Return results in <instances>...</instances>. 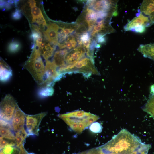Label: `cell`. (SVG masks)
Wrapping results in <instances>:
<instances>
[{"label":"cell","mask_w":154,"mask_h":154,"mask_svg":"<svg viewBox=\"0 0 154 154\" xmlns=\"http://www.w3.org/2000/svg\"><path fill=\"white\" fill-rule=\"evenodd\" d=\"M151 95L144 106L143 110L149 114L154 119V85L151 86Z\"/></svg>","instance_id":"cell-16"},{"label":"cell","mask_w":154,"mask_h":154,"mask_svg":"<svg viewBox=\"0 0 154 154\" xmlns=\"http://www.w3.org/2000/svg\"><path fill=\"white\" fill-rule=\"evenodd\" d=\"M54 92L52 86L44 87L39 91V94L42 97H46L52 95Z\"/></svg>","instance_id":"cell-21"},{"label":"cell","mask_w":154,"mask_h":154,"mask_svg":"<svg viewBox=\"0 0 154 154\" xmlns=\"http://www.w3.org/2000/svg\"><path fill=\"white\" fill-rule=\"evenodd\" d=\"M106 18L107 17L105 12H96L87 7L77 20V23L84 25L88 31H90L99 19Z\"/></svg>","instance_id":"cell-5"},{"label":"cell","mask_w":154,"mask_h":154,"mask_svg":"<svg viewBox=\"0 0 154 154\" xmlns=\"http://www.w3.org/2000/svg\"><path fill=\"white\" fill-rule=\"evenodd\" d=\"M32 37L34 40H36L40 37V35L37 32H34L32 35Z\"/></svg>","instance_id":"cell-30"},{"label":"cell","mask_w":154,"mask_h":154,"mask_svg":"<svg viewBox=\"0 0 154 154\" xmlns=\"http://www.w3.org/2000/svg\"><path fill=\"white\" fill-rule=\"evenodd\" d=\"M31 13L33 17V20L43 17L40 9L38 7L35 6L32 8Z\"/></svg>","instance_id":"cell-24"},{"label":"cell","mask_w":154,"mask_h":154,"mask_svg":"<svg viewBox=\"0 0 154 154\" xmlns=\"http://www.w3.org/2000/svg\"><path fill=\"white\" fill-rule=\"evenodd\" d=\"M42 38L40 37L38 38L36 40V43H40L42 42Z\"/></svg>","instance_id":"cell-32"},{"label":"cell","mask_w":154,"mask_h":154,"mask_svg":"<svg viewBox=\"0 0 154 154\" xmlns=\"http://www.w3.org/2000/svg\"><path fill=\"white\" fill-rule=\"evenodd\" d=\"M26 115L17 105L11 122L13 131L15 133L24 127Z\"/></svg>","instance_id":"cell-11"},{"label":"cell","mask_w":154,"mask_h":154,"mask_svg":"<svg viewBox=\"0 0 154 154\" xmlns=\"http://www.w3.org/2000/svg\"><path fill=\"white\" fill-rule=\"evenodd\" d=\"M78 36L76 34L75 35L71 34L68 35L66 38L63 46V48H66L68 50H72L76 48L78 42Z\"/></svg>","instance_id":"cell-18"},{"label":"cell","mask_w":154,"mask_h":154,"mask_svg":"<svg viewBox=\"0 0 154 154\" xmlns=\"http://www.w3.org/2000/svg\"><path fill=\"white\" fill-rule=\"evenodd\" d=\"M12 17L15 20L19 19L21 17V14L19 10H16L12 14Z\"/></svg>","instance_id":"cell-28"},{"label":"cell","mask_w":154,"mask_h":154,"mask_svg":"<svg viewBox=\"0 0 154 154\" xmlns=\"http://www.w3.org/2000/svg\"><path fill=\"white\" fill-rule=\"evenodd\" d=\"M89 129L93 133H98L102 132V127L98 122H94L90 126Z\"/></svg>","instance_id":"cell-23"},{"label":"cell","mask_w":154,"mask_h":154,"mask_svg":"<svg viewBox=\"0 0 154 154\" xmlns=\"http://www.w3.org/2000/svg\"><path fill=\"white\" fill-rule=\"evenodd\" d=\"M59 29V27L57 24L52 23L48 25L46 30L44 32L48 40L54 45L58 44Z\"/></svg>","instance_id":"cell-12"},{"label":"cell","mask_w":154,"mask_h":154,"mask_svg":"<svg viewBox=\"0 0 154 154\" xmlns=\"http://www.w3.org/2000/svg\"><path fill=\"white\" fill-rule=\"evenodd\" d=\"M30 154H31V153H30Z\"/></svg>","instance_id":"cell-36"},{"label":"cell","mask_w":154,"mask_h":154,"mask_svg":"<svg viewBox=\"0 0 154 154\" xmlns=\"http://www.w3.org/2000/svg\"><path fill=\"white\" fill-rule=\"evenodd\" d=\"M140 13L154 23V0H144L140 7Z\"/></svg>","instance_id":"cell-13"},{"label":"cell","mask_w":154,"mask_h":154,"mask_svg":"<svg viewBox=\"0 0 154 154\" xmlns=\"http://www.w3.org/2000/svg\"><path fill=\"white\" fill-rule=\"evenodd\" d=\"M12 71L9 66L4 61L0 62V80L2 82L8 81L12 76Z\"/></svg>","instance_id":"cell-17"},{"label":"cell","mask_w":154,"mask_h":154,"mask_svg":"<svg viewBox=\"0 0 154 154\" xmlns=\"http://www.w3.org/2000/svg\"><path fill=\"white\" fill-rule=\"evenodd\" d=\"M6 4V3L4 1H1L0 5L1 7H3Z\"/></svg>","instance_id":"cell-33"},{"label":"cell","mask_w":154,"mask_h":154,"mask_svg":"<svg viewBox=\"0 0 154 154\" xmlns=\"http://www.w3.org/2000/svg\"><path fill=\"white\" fill-rule=\"evenodd\" d=\"M86 5L96 12H117V1H89Z\"/></svg>","instance_id":"cell-9"},{"label":"cell","mask_w":154,"mask_h":154,"mask_svg":"<svg viewBox=\"0 0 154 154\" xmlns=\"http://www.w3.org/2000/svg\"><path fill=\"white\" fill-rule=\"evenodd\" d=\"M142 143L138 137L126 129H123L100 147L110 153L129 154L138 149Z\"/></svg>","instance_id":"cell-1"},{"label":"cell","mask_w":154,"mask_h":154,"mask_svg":"<svg viewBox=\"0 0 154 154\" xmlns=\"http://www.w3.org/2000/svg\"><path fill=\"white\" fill-rule=\"evenodd\" d=\"M0 154H4L3 152L2 151H1Z\"/></svg>","instance_id":"cell-35"},{"label":"cell","mask_w":154,"mask_h":154,"mask_svg":"<svg viewBox=\"0 0 154 154\" xmlns=\"http://www.w3.org/2000/svg\"><path fill=\"white\" fill-rule=\"evenodd\" d=\"M86 151H84L82 152L81 153H80L76 154H85L86 152Z\"/></svg>","instance_id":"cell-34"},{"label":"cell","mask_w":154,"mask_h":154,"mask_svg":"<svg viewBox=\"0 0 154 154\" xmlns=\"http://www.w3.org/2000/svg\"><path fill=\"white\" fill-rule=\"evenodd\" d=\"M21 45L20 43L16 41L11 42L8 45V51L11 53H15L20 49Z\"/></svg>","instance_id":"cell-22"},{"label":"cell","mask_w":154,"mask_h":154,"mask_svg":"<svg viewBox=\"0 0 154 154\" xmlns=\"http://www.w3.org/2000/svg\"><path fill=\"white\" fill-rule=\"evenodd\" d=\"M29 6L32 8L36 6V2L35 0H30L29 2Z\"/></svg>","instance_id":"cell-31"},{"label":"cell","mask_w":154,"mask_h":154,"mask_svg":"<svg viewBox=\"0 0 154 154\" xmlns=\"http://www.w3.org/2000/svg\"><path fill=\"white\" fill-rule=\"evenodd\" d=\"M138 50L146 58L154 61V43L141 45Z\"/></svg>","instance_id":"cell-15"},{"label":"cell","mask_w":154,"mask_h":154,"mask_svg":"<svg viewBox=\"0 0 154 154\" xmlns=\"http://www.w3.org/2000/svg\"><path fill=\"white\" fill-rule=\"evenodd\" d=\"M16 148L14 146L8 145L1 150L4 154H13L14 153Z\"/></svg>","instance_id":"cell-26"},{"label":"cell","mask_w":154,"mask_h":154,"mask_svg":"<svg viewBox=\"0 0 154 154\" xmlns=\"http://www.w3.org/2000/svg\"><path fill=\"white\" fill-rule=\"evenodd\" d=\"M86 54L85 49L79 46L68 52L65 58L66 65H72L85 57Z\"/></svg>","instance_id":"cell-10"},{"label":"cell","mask_w":154,"mask_h":154,"mask_svg":"<svg viewBox=\"0 0 154 154\" xmlns=\"http://www.w3.org/2000/svg\"><path fill=\"white\" fill-rule=\"evenodd\" d=\"M94 60L90 58L85 57L74 64L66 65L58 70L61 74L70 72H79L84 75L92 74L99 75L100 73L95 67Z\"/></svg>","instance_id":"cell-4"},{"label":"cell","mask_w":154,"mask_h":154,"mask_svg":"<svg viewBox=\"0 0 154 154\" xmlns=\"http://www.w3.org/2000/svg\"><path fill=\"white\" fill-rule=\"evenodd\" d=\"M1 137L10 140L15 141V134L13 131L9 129L0 127Z\"/></svg>","instance_id":"cell-20"},{"label":"cell","mask_w":154,"mask_h":154,"mask_svg":"<svg viewBox=\"0 0 154 154\" xmlns=\"http://www.w3.org/2000/svg\"><path fill=\"white\" fill-rule=\"evenodd\" d=\"M153 23L147 16L140 13L137 16L126 24L124 27L125 31H132L142 33L145 30V28L151 26Z\"/></svg>","instance_id":"cell-7"},{"label":"cell","mask_w":154,"mask_h":154,"mask_svg":"<svg viewBox=\"0 0 154 154\" xmlns=\"http://www.w3.org/2000/svg\"><path fill=\"white\" fill-rule=\"evenodd\" d=\"M68 52L67 49H65L57 51L55 53L52 62L57 69L59 68L58 70L66 65L65 60Z\"/></svg>","instance_id":"cell-14"},{"label":"cell","mask_w":154,"mask_h":154,"mask_svg":"<svg viewBox=\"0 0 154 154\" xmlns=\"http://www.w3.org/2000/svg\"><path fill=\"white\" fill-rule=\"evenodd\" d=\"M19 154H30L24 148L23 144L21 145L19 147Z\"/></svg>","instance_id":"cell-29"},{"label":"cell","mask_w":154,"mask_h":154,"mask_svg":"<svg viewBox=\"0 0 154 154\" xmlns=\"http://www.w3.org/2000/svg\"><path fill=\"white\" fill-rule=\"evenodd\" d=\"M40 55L39 49L35 48L24 67L38 84L44 85L45 80V66Z\"/></svg>","instance_id":"cell-3"},{"label":"cell","mask_w":154,"mask_h":154,"mask_svg":"<svg viewBox=\"0 0 154 154\" xmlns=\"http://www.w3.org/2000/svg\"><path fill=\"white\" fill-rule=\"evenodd\" d=\"M74 131L80 133L92 123L99 119L98 116L82 110H76L58 115Z\"/></svg>","instance_id":"cell-2"},{"label":"cell","mask_w":154,"mask_h":154,"mask_svg":"<svg viewBox=\"0 0 154 154\" xmlns=\"http://www.w3.org/2000/svg\"><path fill=\"white\" fill-rule=\"evenodd\" d=\"M85 154H108L103 150L101 147L92 149L86 151Z\"/></svg>","instance_id":"cell-25"},{"label":"cell","mask_w":154,"mask_h":154,"mask_svg":"<svg viewBox=\"0 0 154 154\" xmlns=\"http://www.w3.org/2000/svg\"><path fill=\"white\" fill-rule=\"evenodd\" d=\"M17 105L12 96L9 94L6 95L0 103V119L11 122Z\"/></svg>","instance_id":"cell-6"},{"label":"cell","mask_w":154,"mask_h":154,"mask_svg":"<svg viewBox=\"0 0 154 154\" xmlns=\"http://www.w3.org/2000/svg\"><path fill=\"white\" fill-rule=\"evenodd\" d=\"M28 136V133L24 127L20 131L15 132V141L16 146L19 147L21 145L23 144L25 139Z\"/></svg>","instance_id":"cell-19"},{"label":"cell","mask_w":154,"mask_h":154,"mask_svg":"<svg viewBox=\"0 0 154 154\" xmlns=\"http://www.w3.org/2000/svg\"><path fill=\"white\" fill-rule=\"evenodd\" d=\"M0 127L10 129L13 131V129L11 122L0 119Z\"/></svg>","instance_id":"cell-27"},{"label":"cell","mask_w":154,"mask_h":154,"mask_svg":"<svg viewBox=\"0 0 154 154\" xmlns=\"http://www.w3.org/2000/svg\"><path fill=\"white\" fill-rule=\"evenodd\" d=\"M47 114L44 112L35 115H26L25 125L28 135H38L39 126Z\"/></svg>","instance_id":"cell-8"}]
</instances>
